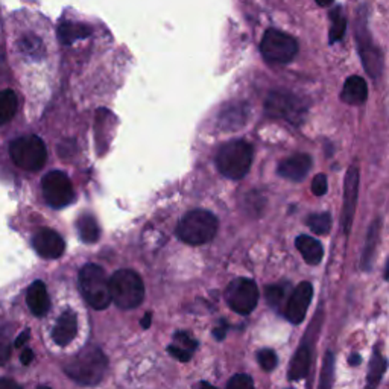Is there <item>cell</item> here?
Masks as SVG:
<instances>
[{"instance_id":"7a4b0ae2","label":"cell","mask_w":389,"mask_h":389,"mask_svg":"<svg viewBox=\"0 0 389 389\" xmlns=\"http://www.w3.org/2000/svg\"><path fill=\"white\" fill-rule=\"evenodd\" d=\"M252 163V146L244 140H233L224 145L216 155L219 172L230 180H242Z\"/></svg>"},{"instance_id":"f35d334b","label":"cell","mask_w":389,"mask_h":389,"mask_svg":"<svg viewBox=\"0 0 389 389\" xmlns=\"http://www.w3.org/2000/svg\"><path fill=\"white\" fill-rule=\"evenodd\" d=\"M151 320H152V315H151V313H146V315H145V318L142 320V327H143V329H150Z\"/></svg>"},{"instance_id":"7bdbcfd3","label":"cell","mask_w":389,"mask_h":389,"mask_svg":"<svg viewBox=\"0 0 389 389\" xmlns=\"http://www.w3.org/2000/svg\"><path fill=\"white\" fill-rule=\"evenodd\" d=\"M386 280H389V261H388V269H386Z\"/></svg>"},{"instance_id":"9c48e42d","label":"cell","mask_w":389,"mask_h":389,"mask_svg":"<svg viewBox=\"0 0 389 389\" xmlns=\"http://www.w3.org/2000/svg\"><path fill=\"white\" fill-rule=\"evenodd\" d=\"M225 301L236 313L248 315L257 306L259 288L249 278H236L225 289Z\"/></svg>"},{"instance_id":"836d02e7","label":"cell","mask_w":389,"mask_h":389,"mask_svg":"<svg viewBox=\"0 0 389 389\" xmlns=\"http://www.w3.org/2000/svg\"><path fill=\"white\" fill-rule=\"evenodd\" d=\"M167 351H169L171 356L175 357V359L180 361V362H188V361L192 359V353H187V351H184L181 349H178V346L174 345V344L167 346Z\"/></svg>"},{"instance_id":"f1b7e54d","label":"cell","mask_w":389,"mask_h":389,"mask_svg":"<svg viewBox=\"0 0 389 389\" xmlns=\"http://www.w3.org/2000/svg\"><path fill=\"white\" fill-rule=\"evenodd\" d=\"M377 231H378V222L373 224V227L370 228V235H368V240H366V248L363 252V266L366 268L370 265V260L373 257L374 252V247H376V240H377Z\"/></svg>"},{"instance_id":"7c38bea8","label":"cell","mask_w":389,"mask_h":389,"mask_svg":"<svg viewBox=\"0 0 389 389\" xmlns=\"http://www.w3.org/2000/svg\"><path fill=\"white\" fill-rule=\"evenodd\" d=\"M357 193H359V169L351 166L345 178V191H344V212H342V224L345 233H350L353 224V218L356 212Z\"/></svg>"},{"instance_id":"3957f363","label":"cell","mask_w":389,"mask_h":389,"mask_svg":"<svg viewBox=\"0 0 389 389\" xmlns=\"http://www.w3.org/2000/svg\"><path fill=\"white\" fill-rule=\"evenodd\" d=\"M218 219L207 210H192L176 227V235L188 245H204L218 233Z\"/></svg>"},{"instance_id":"9a60e30c","label":"cell","mask_w":389,"mask_h":389,"mask_svg":"<svg viewBox=\"0 0 389 389\" xmlns=\"http://www.w3.org/2000/svg\"><path fill=\"white\" fill-rule=\"evenodd\" d=\"M77 332H78L77 313L73 310H66L62 312L61 317L58 318L54 332H52V338H54L57 345L66 346L75 339Z\"/></svg>"},{"instance_id":"d4e9b609","label":"cell","mask_w":389,"mask_h":389,"mask_svg":"<svg viewBox=\"0 0 389 389\" xmlns=\"http://www.w3.org/2000/svg\"><path fill=\"white\" fill-rule=\"evenodd\" d=\"M308 225L313 233L327 235L332 228V218L327 213H317L308 218Z\"/></svg>"},{"instance_id":"5b68a950","label":"cell","mask_w":389,"mask_h":389,"mask_svg":"<svg viewBox=\"0 0 389 389\" xmlns=\"http://www.w3.org/2000/svg\"><path fill=\"white\" fill-rule=\"evenodd\" d=\"M111 301L120 309H134L142 304L145 298V285L137 272L131 269H120L110 278Z\"/></svg>"},{"instance_id":"30bf717a","label":"cell","mask_w":389,"mask_h":389,"mask_svg":"<svg viewBox=\"0 0 389 389\" xmlns=\"http://www.w3.org/2000/svg\"><path fill=\"white\" fill-rule=\"evenodd\" d=\"M265 110L271 118H281L295 125H298L306 114V108L300 99L288 93H271L266 99Z\"/></svg>"},{"instance_id":"d6986e66","label":"cell","mask_w":389,"mask_h":389,"mask_svg":"<svg viewBox=\"0 0 389 389\" xmlns=\"http://www.w3.org/2000/svg\"><path fill=\"white\" fill-rule=\"evenodd\" d=\"M295 245H297V249L301 252L304 260H306V264H309V265H320L321 264L322 256H324V249L317 239L303 235V236L297 237Z\"/></svg>"},{"instance_id":"277c9868","label":"cell","mask_w":389,"mask_h":389,"mask_svg":"<svg viewBox=\"0 0 389 389\" xmlns=\"http://www.w3.org/2000/svg\"><path fill=\"white\" fill-rule=\"evenodd\" d=\"M79 288L84 298L87 300V303L93 309L103 310L110 306V278L99 265L89 264L81 269Z\"/></svg>"},{"instance_id":"74e56055","label":"cell","mask_w":389,"mask_h":389,"mask_svg":"<svg viewBox=\"0 0 389 389\" xmlns=\"http://www.w3.org/2000/svg\"><path fill=\"white\" fill-rule=\"evenodd\" d=\"M29 339V330H26V332H23L22 334H20L18 336V338L16 339V346H17V349H20V346H23V344L26 342Z\"/></svg>"},{"instance_id":"603a6c76","label":"cell","mask_w":389,"mask_h":389,"mask_svg":"<svg viewBox=\"0 0 389 389\" xmlns=\"http://www.w3.org/2000/svg\"><path fill=\"white\" fill-rule=\"evenodd\" d=\"M78 233L79 237L87 242V244H93V242H96L99 239V227L96 219H94L91 215H82L78 219Z\"/></svg>"},{"instance_id":"6da1fadb","label":"cell","mask_w":389,"mask_h":389,"mask_svg":"<svg viewBox=\"0 0 389 389\" xmlns=\"http://www.w3.org/2000/svg\"><path fill=\"white\" fill-rule=\"evenodd\" d=\"M66 374L79 385L94 386L103 380L108 371L107 356L98 346H86L66 363Z\"/></svg>"},{"instance_id":"ffe728a7","label":"cell","mask_w":389,"mask_h":389,"mask_svg":"<svg viewBox=\"0 0 389 389\" xmlns=\"http://www.w3.org/2000/svg\"><path fill=\"white\" fill-rule=\"evenodd\" d=\"M310 365V350L308 346H301L297 350L295 356L292 357V362L289 366V378L291 380H301L308 376Z\"/></svg>"},{"instance_id":"1f68e13d","label":"cell","mask_w":389,"mask_h":389,"mask_svg":"<svg viewBox=\"0 0 389 389\" xmlns=\"http://www.w3.org/2000/svg\"><path fill=\"white\" fill-rule=\"evenodd\" d=\"M327 176H325L324 174H318L317 176L313 178L312 181V192L317 195V196H322L325 195V192H327Z\"/></svg>"},{"instance_id":"ee69618b","label":"cell","mask_w":389,"mask_h":389,"mask_svg":"<svg viewBox=\"0 0 389 389\" xmlns=\"http://www.w3.org/2000/svg\"><path fill=\"white\" fill-rule=\"evenodd\" d=\"M40 389H50V388H47V386H41Z\"/></svg>"},{"instance_id":"4dcf8cb0","label":"cell","mask_w":389,"mask_h":389,"mask_svg":"<svg viewBox=\"0 0 389 389\" xmlns=\"http://www.w3.org/2000/svg\"><path fill=\"white\" fill-rule=\"evenodd\" d=\"M227 389H254V382L248 374H236L231 377Z\"/></svg>"},{"instance_id":"8d00e7d4","label":"cell","mask_w":389,"mask_h":389,"mask_svg":"<svg viewBox=\"0 0 389 389\" xmlns=\"http://www.w3.org/2000/svg\"><path fill=\"white\" fill-rule=\"evenodd\" d=\"M0 389H22L16 382L9 378H0Z\"/></svg>"},{"instance_id":"ac0fdd59","label":"cell","mask_w":389,"mask_h":389,"mask_svg":"<svg viewBox=\"0 0 389 389\" xmlns=\"http://www.w3.org/2000/svg\"><path fill=\"white\" fill-rule=\"evenodd\" d=\"M368 98V86L361 77H350L345 81L341 99L349 105H361Z\"/></svg>"},{"instance_id":"f546056e","label":"cell","mask_w":389,"mask_h":389,"mask_svg":"<svg viewBox=\"0 0 389 389\" xmlns=\"http://www.w3.org/2000/svg\"><path fill=\"white\" fill-rule=\"evenodd\" d=\"M265 297L269 303V306L278 308L283 300H285V289L280 286H268L265 291Z\"/></svg>"},{"instance_id":"83f0119b","label":"cell","mask_w":389,"mask_h":389,"mask_svg":"<svg viewBox=\"0 0 389 389\" xmlns=\"http://www.w3.org/2000/svg\"><path fill=\"white\" fill-rule=\"evenodd\" d=\"M257 361L261 370L272 371L277 366V354L274 350H269V349L260 350L257 353Z\"/></svg>"},{"instance_id":"d590c367","label":"cell","mask_w":389,"mask_h":389,"mask_svg":"<svg viewBox=\"0 0 389 389\" xmlns=\"http://www.w3.org/2000/svg\"><path fill=\"white\" fill-rule=\"evenodd\" d=\"M20 361H22L23 365H29L30 362H33V361H34V353H33V350L25 349L23 353H22V356H20Z\"/></svg>"},{"instance_id":"b9f144b4","label":"cell","mask_w":389,"mask_h":389,"mask_svg":"<svg viewBox=\"0 0 389 389\" xmlns=\"http://www.w3.org/2000/svg\"><path fill=\"white\" fill-rule=\"evenodd\" d=\"M199 389H218V388H215L213 385H210L207 382H203L201 385H199Z\"/></svg>"},{"instance_id":"60d3db41","label":"cell","mask_w":389,"mask_h":389,"mask_svg":"<svg viewBox=\"0 0 389 389\" xmlns=\"http://www.w3.org/2000/svg\"><path fill=\"white\" fill-rule=\"evenodd\" d=\"M320 6H330L333 4V0H315Z\"/></svg>"},{"instance_id":"ab89813d","label":"cell","mask_w":389,"mask_h":389,"mask_svg":"<svg viewBox=\"0 0 389 389\" xmlns=\"http://www.w3.org/2000/svg\"><path fill=\"white\" fill-rule=\"evenodd\" d=\"M361 362V356L359 354H351L350 356V365H357Z\"/></svg>"},{"instance_id":"52a82bcc","label":"cell","mask_w":389,"mask_h":389,"mask_svg":"<svg viewBox=\"0 0 389 389\" xmlns=\"http://www.w3.org/2000/svg\"><path fill=\"white\" fill-rule=\"evenodd\" d=\"M261 55L272 64H286L297 55L298 45L295 38L280 33L277 29H269L265 33L260 45Z\"/></svg>"},{"instance_id":"4fadbf2b","label":"cell","mask_w":389,"mask_h":389,"mask_svg":"<svg viewBox=\"0 0 389 389\" xmlns=\"http://www.w3.org/2000/svg\"><path fill=\"white\" fill-rule=\"evenodd\" d=\"M33 244L35 251L43 259H58L64 252V240L57 233V231L50 228H41L37 231Z\"/></svg>"},{"instance_id":"2e32d148","label":"cell","mask_w":389,"mask_h":389,"mask_svg":"<svg viewBox=\"0 0 389 389\" xmlns=\"http://www.w3.org/2000/svg\"><path fill=\"white\" fill-rule=\"evenodd\" d=\"M26 301H28V306H29L30 312H33L35 317H38V318L45 317V315L50 309V298H49L46 285L43 281L37 280L29 286Z\"/></svg>"},{"instance_id":"4316f807","label":"cell","mask_w":389,"mask_h":389,"mask_svg":"<svg viewBox=\"0 0 389 389\" xmlns=\"http://www.w3.org/2000/svg\"><path fill=\"white\" fill-rule=\"evenodd\" d=\"M174 345H176L178 349H181L187 353H193L196 349H198V342L192 338L191 334L186 333V332H178L175 333L174 336Z\"/></svg>"},{"instance_id":"cb8c5ba5","label":"cell","mask_w":389,"mask_h":389,"mask_svg":"<svg viewBox=\"0 0 389 389\" xmlns=\"http://www.w3.org/2000/svg\"><path fill=\"white\" fill-rule=\"evenodd\" d=\"M385 370H386V361L383 359V356L380 353L376 351L370 363V373H368V389H374L378 385Z\"/></svg>"},{"instance_id":"7402d4cb","label":"cell","mask_w":389,"mask_h":389,"mask_svg":"<svg viewBox=\"0 0 389 389\" xmlns=\"http://www.w3.org/2000/svg\"><path fill=\"white\" fill-rule=\"evenodd\" d=\"M60 40L64 45H70L73 41H77L79 38H86L90 35V29L84 25H78V23H72V22H66L60 25V30H58Z\"/></svg>"},{"instance_id":"e0dca14e","label":"cell","mask_w":389,"mask_h":389,"mask_svg":"<svg viewBox=\"0 0 389 389\" xmlns=\"http://www.w3.org/2000/svg\"><path fill=\"white\" fill-rule=\"evenodd\" d=\"M357 37H359V50H361V57H362V62L365 66V70L368 72V75L377 78L382 72V55H380V52H378L373 46L371 40L368 37H362L359 34H357Z\"/></svg>"},{"instance_id":"484cf974","label":"cell","mask_w":389,"mask_h":389,"mask_svg":"<svg viewBox=\"0 0 389 389\" xmlns=\"http://www.w3.org/2000/svg\"><path fill=\"white\" fill-rule=\"evenodd\" d=\"M332 17V28H330V43H334L339 38H342L345 30V17L342 16V11L339 8H336L330 14Z\"/></svg>"},{"instance_id":"d6a6232c","label":"cell","mask_w":389,"mask_h":389,"mask_svg":"<svg viewBox=\"0 0 389 389\" xmlns=\"http://www.w3.org/2000/svg\"><path fill=\"white\" fill-rule=\"evenodd\" d=\"M9 353H11V344H9L8 336L0 332V365L8 361Z\"/></svg>"},{"instance_id":"5bb4252c","label":"cell","mask_w":389,"mask_h":389,"mask_svg":"<svg viewBox=\"0 0 389 389\" xmlns=\"http://www.w3.org/2000/svg\"><path fill=\"white\" fill-rule=\"evenodd\" d=\"M312 167V159L306 154H298L283 160L278 166V174L291 181H303Z\"/></svg>"},{"instance_id":"ba28073f","label":"cell","mask_w":389,"mask_h":389,"mask_svg":"<svg viewBox=\"0 0 389 389\" xmlns=\"http://www.w3.org/2000/svg\"><path fill=\"white\" fill-rule=\"evenodd\" d=\"M41 191L49 205L54 208L67 207L75 199V191L70 178L61 171H52L41 180Z\"/></svg>"},{"instance_id":"8992f818","label":"cell","mask_w":389,"mask_h":389,"mask_svg":"<svg viewBox=\"0 0 389 389\" xmlns=\"http://www.w3.org/2000/svg\"><path fill=\"white\" fill-rule=\"evenodd\" d=\"M9 154L17 167L29 172L40 171L47 160L46 145L37 135H26L14 140L9 146Z\"/></svg>"},{"instance_id":"44dd1931","label":"cell","mask_w":389,"mask_h":389,"mask_svg":"<svg viewBox=\"0 0 389 389\" xmlns=\"http://www.w3.org/2000/svg\"><path fill=\"white\" fill-rule=\"evenodd\" d=\"M18 110V98L16 91L5 89L0 90V125L11 122Z\"/></svg>"},{"instance_id":"8fae6325","label":"cell","mask_w":389,"mask_h":389,"mask_svg":"<svg viewBox=\"0 0 389 389\" xmlns=\"http://www.w3.org/2000/svg\"><path fill=\"white\" fill-rule=\"evenodd\" d=\"M313 297V288L309 281H303L293 291L288 304H286V318L292 324H300L306 317L309 304Z\"/></svg>"},{"instance_id":"e575fe53","label":"cell","mask_w":389,"mask_h":389,"mask_svg":"<svg viewBox=\"0 0 389 389\" xmlns=\"http://www.w3.org/2000/svg\"><path fill=\"white\" fill-rule=\"evenodd\" d=\"M213 334H215V338H216L218 341H222V339L225 338V334H227V325H225L224 322H220L219 327H216V329L213 330Z\"/></svg>"}]
</instances>
